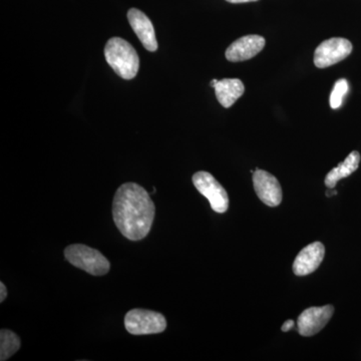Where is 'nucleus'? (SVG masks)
I'll list each match as a JSON object with an SVG mask.
<instances>
[{"mask_svg": "<svg viewBox=\"0 0 361 361\" xmlns=\"http://www.w3.org/2000/svg\"><path fill=\"white\" fill-rule=\"evenodd\" d=\"M155 213V204L140 185L126 183L116 190L113 202L114 221L126 238L139 241L147 237Z\"/></svg>", "mask_w": 361, "mask_h": 361, "instance_id": "f257e3e1", "label": "nucleus"}, {"mask_svg": "<svg viewBox=\"0 0 361 361\" xmlns=\"http://www.w3.org/2000/svg\"><path fill=\"white\" fill-rule=\"evenodd\" d=\"M106 63L123 80H133L140 68V59L137 51L121 37H111L104 47Z\"/></svg>", "mask_w": 361, "mask_h": 361, "instance_id": "f03ea898", "label": "nucleus"}, {"mask_svg": "<svg viewBox=\"0 0 361 361\" xmlns=\"http://www.w3.org/2000/svg\"><path fill=\"white\" fill-rule=\"evenodd\" d=\"M65 256L71 265L94 276H103L111 269L110 261L101 252L84 244H73L66 247Z\"/></svg>", "mask_w": 361, "mask_h": 361, "instance_id": "7ed1b4c3", "label": "nucleus"}, {"mask_svg": "<svg viewBox=\"0 0 361 361\" xmlns=\"http://www.w3.org/2000/svg\"><path fill=\"white\" fill-rule=\"evenodd\" d=\"M125 327L133 336L158 334L167 329L165 316L156 311L132 310L125 316Z\"/></svg>", "mask_w": 361, "mask_h": 361, "instance_id": "20e7f679", "label": "nucleus"}, {"mask_svg": "<svg viewBox=\"0 0 361 361\" xmlns=\"http://www.w3.org/2000/svg\"><path fill=\"white\" fill-rule=\"evenodd\" d=\"M194 186L210 202L215 212L225 213L229 207V197L222 185L210 173L201 171L193 176Z\"/></svg>", "mask_w": 361, "mask_h": 361, "instance_id": "39448f33", "label": "nucleus"}, {"mask_svg": "<svg viewBox=\"0 0 361 361\" xmlns=\"http://www.w3.org/2000/svg\"><path fill=\"white\" fill-rule=\"evenodd\" d=\"M353 51V44L342 37L324 40L314 52V65L318 68H329L348 58Z\"/></svg>", "mask_w": 361, "mask_h": 361, "instance_id": "423d86ee", "label": "nucleus"}, {"mask_svg": "<svg viewBox=\"0 0 361 361\" xmlns=\"http://www.w3.org/2000/svg\"><path fill=\"white\" fill-rule=\"evenodd\" d=\"M334 313V307L332 305L307 308L298 317L297 326L299 334L302 336H314L324 329Z\"/></svg>", "mask_w": 361, "mask_h": 361, "instance_id": "0eeeda50", "label": "nucleus"}, {"mask_svg": "<svg viewBox=\"0 0 361 361\" xmlns=\"http://www.w3.org/2000/svg\"><path fill=\"white\" fill-rule=\"evenodd\" d=\"M253 185L256 194L265 205L276 207L282 201V189L276 178L264 170L253 173Z\"/></svg>", "mask_w": 361, "mask_h": 361, "instance_id": "6e6552de", "label": "nucleus"}, {"mask_svg": "<svg viewBox=\"0 0 361 361\" xmlns=\"http://www.w3.org/2000/svg\"><path fill=\"white\" fill-rule=\"evenodd\" d=\"M265 47L264 37L257 35H246L235 40L226 51V59L232 63L248 61L257 56Z\"/></svg>", "mask_w": 361, "mask_h": 361, "instance_id": "1a4fd4ad", "label": "nucleus"}, {"mask_svg": "<svg viewBox=\"0 0 361 361\" xmlns=\"http://www.w3.org/2000/svg\"><path fill=\"white\" fill-rule=\"evenodd\" d=\"M128 20L145 49L149 51H156L158 49V42L153 23L148 16L139 9L130 8L128 11Z\"/></svg>", "mask_w": 361, "mask_h": 361, "instance_id": "9d476101", "label": "nucleus"}, {"mask_svg": "<svg viewBox=\"0 0 361 361\" xmlns=\"http://www.w3.org/2000/svg\"><path fill=\"white\" fill-rule=\"evenodd\" d=\"M325 255L324 245L320 242H314L305 247L294 260L293 271L297 276H305L314 272L322 264Z\"/></svg>", "mask_w": 361, "mask_h": 361, "instance_id": "9b49d317", "label": "nucleus"}, {"mask_svg": "<svg viewBox=\"0 0 361 361\" xmlns=\"http://www.w3.org/2000/svg\"><path fill=\"white\" fill-rule=\"evenodd\" d=\"M211 85L215 89L216 97L222 106L228 109L243 96L245 87L238 78H224V80H213Z\"/></svg>", "mask_w": 361, "mask_h": 361, "instance_id": "f8f14e48", "label": "nucleus"}, {"mask_svg": "<svg viewBox=\"0 0 361 361\" xmlns=\"http://www.w3.org/2000/svg\"><path fill=\"white\" fill-rule=\"evenodd\" d=\"M360 154L358 152L353 151V153L349 154L348 158L345 159L342 163L339 164L336 168L332 169L331 171L325 177V185L329 189H334L336 186L338 180L344 179L355 173L360 167Z\"/></svg>", "mask_w": 361, "mask_h": 361, "instance_id": "ddd939ff", "label": "nucleus"}, {"mask_svg": "<svg viewBox=\"0 0 361 361\" xmlns=\"http://www.w3.org/2000/svg\"><path fill=\"white\" fill-rule=\"evenodd\" d=\"M20 345V337L16 336L13 331L2 329L0 331V360H8L14 353H18Z\"/></svg>", "mask_w": 361, "mask_h": 361, "instance_id": "4468645a", "label": "nucleus"}, {"mask_svg": "<svg viewBox=\"0 0 361 361\" xmlns=\"http://www.w3.org/2000/svg\"><path fill=\"white\" fill-rule=\"evenodd\" d=\"M348 92V82L345 78H341L337 80L334 85V90H332L331 94H330V106L334 110H336L341 106L343 102V97Z\"/></svg>", "mask_w": 361, "mask_h": 361, "instance_id": "2eb2a0df", "label": "nucleus"}, {"mask_svg": "<svg viewBox=\"0 0 361 361\" xmlns=\"http://www.w3.org/2000/svg\"><path fill=\"white\" fill-rule=\"evenodd\" d=\"M7 296V289L6 285L0 283V302H4Z\"/></svg>", "mask_w": 361, "mask_h": 361, "instance_id": "dca6fc26", "label": "nucleus"}, {"mask_svg": "<svg viewBox=\"0 0 361 361\" xmlns=\"http://www.w3.org/2000/svg\"><path fill=\"white\" fill-rule=\"evenodd\" d=\"M294 327V320L289 319L287 320L286 322H284V324L282 325V331L287 332L289 330L293 329Z\"/></svg>", "mask_w": 361, "mask_h": 361, "instance_id": "f3484780", "label": "nucleus"}, {"mask_svg": "<svg viewBox=\"0 0 361 361\" xmlns=\"http://www.w3.org/2000/svg\"><path fill=\"white\" fill-rule=\"evenodd\" d=\"M226 1L230 4H246V2L258 1V0H226Z\"/></svg>", "mask_w": 361, "mask_h": 361, "instance_id": "a211bd4d", "label": "nucleus"}, {"mask_svg": "<svg viewBox=\"0 0 361 361\" xmlns=\"http://www.w3.org/2000/svg\"><path fill=\"white\" fill-rule=\"evenodd\" d=\"M326 194H327V196L331 197L332 195H336L337 194V191H336V190L332 189V191H329V192H327Z\"/></svg>", "mask_w": 361, "mask_h": 361, "instance_id": "6ab92c4d", "label": "nucleus"}]
</instances>
